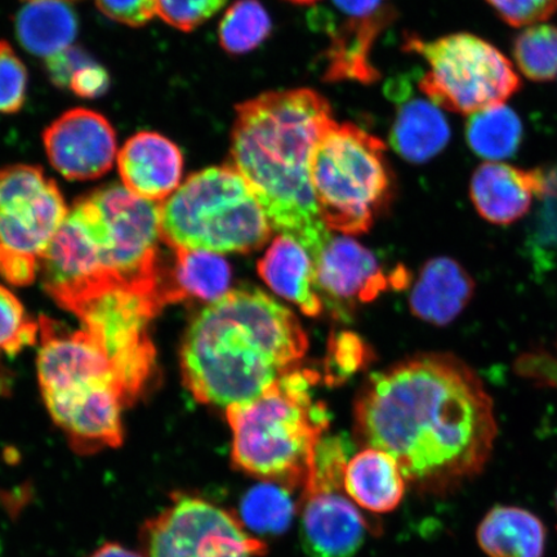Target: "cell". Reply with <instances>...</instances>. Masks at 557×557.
Here are the masks:
<instances>
[{"mask_svg":"<svg viewBox=\"0 0 557 557\" xmlns=\"http://www.w3.org/2000/svg\"><path fill=\"white\" fill-rule=\"evenodd\" d=\"M368 447L399 462L407 482L447 496L482 473L497 437L491 395L451 354H424L369 380L355 408Z\"/></svg>","mask_w":557,"mask_h":557,"instance_id":"cell-1","label":"cell"},{"mask_svg":"<svg viewBox=\"0 0 557 557\" xmlns=\"http://www.w3.org/2000/svg\"><path fill=\"white\" fill-rule=\"evenodd\" d=\"M332 122L331 104L317 90H276L238 104L232 135L234 166L271 227L301 244L312 261L332 238L311 184L313 150Z\"/></svg>","mask_w":557,"mask_h":557,"instance_id":"cell-2","label":"cell"},{"mask_svg":"<svg viewBox=\"0 0 557 557\" xmlns=\"http://www.w3.org/2000/svg\"><path fill=\"white\" fill-rule=\"evenodd\" d=\"M308 347L294 312L261 290H232L187 329L181 371L195 399L227 408L259 398Z\"/></svg>","mask_w":557,"mask_h":557,"instance_id":"cell-3","label":"cell"},{"mask_svg":"<svg viewBox=\"0 0 557 557\" xmlns=\"http://www.w3.org/2000/svg\"><path fill=\"white\" fill-rule=\"evenodd\" d=\"M311 372L290 371L259 398L226 408L236 468L285 487L305 486L329 410L313 400Z\"/></svg>","mask_w":557,"mask_h":557,"instance_id":"cell-4","label":"cell"},{"mask_svg":"<svg viewBox=\"0 0 557 557\" xmlns=\"http://www.w3.org/2000/svg\"><path fill=\"white\" fill-rule=\"evenodd\" d=\"M260 201L235 166L193 174L160 203V234L172 249L247 253L271 235Z\"/></svg>","mask_w":557,"mask_h":557,"instance_id":"cell-5","label":"cell"},{"mask_svg":"<svg viewBox=\"0 0 557 557\" xmlns=\"http://www.w3.org/2000/svg\"><path fill=\"white\" fill-rule=\"evenodd\" d=\"M386 146L351 123L332 122L311 162L313 195L326 227L367 233L392 194Z\"/></svg>","mask_w":557,"mask_h":557,"instance_id":"cell-6","label":"cell"},{"mask_svg":"<svg viewBox=\"0 0 557 557\" xmlns=\"http://www.w3.org/2000/svg\"><path fill=\"white\" fill-rule=\"evenodd\" d=\"M406 51L420 54L429 70L420 88L436 107L471 115L505 103L521 88V79L506 55L469 33L423 40L410 35Z\"/></svg>","mask_w":557,"mask_h":557,"instance_id":"cell-7","label":"cell"},{"mask_svg":"<svg viewBox=\"0 0 557 557\" xmlns=\"http://www.w3.org/2000/svg\"><path fill=\"white\" fill-rule=\"evenodd\" d=\"M163 306L156 296L110 281L70 310L107 355L127 407L145 393L156 372L149 325Z\"/></svg>","mask_w":557,"mask_h":557,"instance_id":"cell-8","label":"cell"},{"mask_svg":"<svg viewBox=\"0 0 557 557\" xmlns=\"http://www.w3.org/2000/svg\"><path fill=\"white\" fill-rule=\"evenodd\" d=\"M76 203L100 242L109 276L164 305L158 269L160 203L138 197L123 184L103 186Z\"/></svg>","mask_w":557,"mask_h":557,"instance_id":"cell-9","label":"cell"},{"mask_svg":"<svg viewBox=\"0 0 557 557\" xmlns=\"http://www.w3.org/2000/svg\"><path fill=\"white\" fill-rule=\"evenodd\" d=\"M350 443L322 437L304 486L301 542L309 557H354L363 545L367 522L344 486Z\"/></svg>","mask_w":557,"mask_h":557,"instance_id":"cell-10","label":"cell"},{"mask_svg":"<svg viewBox=\"0 0 557 557\" xmlns=\"http://www.w3.org/2000/svg\"><path fill=\"white\" fill-rule=\"evenodd\" d=\"M172 505L146 521L145 557H257L268 546L240 519L206 499L176 494Z\"/></svg>","mask_w":557,"mask_h":557,"instance_id":"cell-11","label":"cell"},{"mask_svg":"<svg viewBox=\"0 0 557 557\" xmlns=\"http://www.w3.org/2000/svg\"><path fill=\"white\" fill-rule=\"evenodd\" d=\"M67 213L58 184L39 166L0 169V247L39 259Z\"/></svg>","mask_w":557,"mask_h":557,"instance_id":"cell-12","label":"cell"},{"mask_svg":"<svg viewBox=\"0 0 557 557\" xmlns=\"http://www.w3.org/2000/svg\"><path fill=\"white\" fill-rule=\"evenodd\" d=\"M39 275L48 294L72 310L81 299L110 281L100 242L78 203L69 213L39 257Z\"/></svg>","mask_w":557,"mask_h":557,"instance_id":"cell-13","label":"cell"},{"mask_svg":"<svg viewBox=\"0 0 557 557\" xmlns=\"http://www.w3.org/2000/svg\"><path fill=\"white\" fill-rule=\"evenodd\" d=\"M39 334L37 373L44 400L104 387L116 388L124 399L107 355L86 331H69L44 318Z\"/></svg>","mask_w":557,"mask_h":557,"instance_id":"cell-14","label":"cell"},{"mask_svg":"<svg viewBox=\"0 0 557 557\" xmlns=\"http://www.w3.org/2000/svg\"><path fill=\"white\" fill-rule=\"evenodd\" d=\"M313 267L319 297L338 312L372 301L389 288H404L409 282L406 270L386 274L371 250L345 236L331 238Z\"/></svg>","mask_w":557,"mask_h":557,"instance_id":"cell-15","label":"cell"},{"mask_svg":"<svg viewBox=\"0 0 557 557\" xmlns=\"http://www.w3.org/2000/svg\"><path fill=\"white\" fill-rule=\"evenodd\" d=\"M44 145L53 169L72 181L103 176L117 157L113 125L99 111L86 108L69 110L48 125Z\"/></svg>","mask_w":557,"mask_h":557,"instance_id":"cell-16","label":"cell"},{"mask_svg":"<svg viewBox=\"0 0 557 557\" xmlns=\"http://www.w3.org/2000/svg\"><path fill=\"white\" fill-rule=\"evenodd\" d=\"M547 174L500 162H485L473 172L470 195L482 218L493 225H511L524 218L533 199L548 191Z\"/></svg>","mask_w":557,"mask_h":557,"instance_id":"cell-17","label":"cell"},{"mask_svg":"<svg viewBox=\"0 0 557 557\" xmlns=\"http://www.w3.org/2000/svg\"><path fill=\"white\" fill-rule=\"evenodd\" d=\"M122 183L138 197L164 201L178 189L184 157L178 146L157 132H139L117 151Z\"/></svg>","mask_w":557,"mask_h":557,"instance_id":"cell-18","label":"cell"},{"mask_svg":"<svg viewBox=\"0 0 557 557\" xmlns=\"http://www.w3.org/2000/svg\"><path fill=\"white\" fill-rule=\"evenodd\" d=\"M473 294L475 283L468 271L449 257H437L422 268L409 304L423 322L444 326L468 308Z\"/></svg>","mask_w":557,"mask_h":557,"instance_id":"cell-19","label":"cell"},{"mask_svg":"<svg viewBox=\"0 0 557 557\" xmlns=\"http://www.w3.org/2000/svg\"><path fill=\"white\" fill-rule=\"evenodd\" d=\"M257 269L276 295L298 306L306 315L317 317L322 311L323 302L317 290L311 256L290 236H277Z\"/></svg>","mask_w":557,"mask_h":557,"instance_id":"cell-20","label":"cell"},{"mask_svg":"<svg viewBox=\"0 0 557 557\" xmlns=\"http://www.w3.org/2000/svg\"><path fill=\"white\" fill-rule=\"evenodd\" d=\"M406 483L399 462L385 450L368 447L346 465L345 492L368 511H394L406 494Z\"/></svg>","mask_w":557,"mask_h":557,"instance_id":"cell-21","label":"cell"},{"mask_svg":"<svg viewBox=\"0 0 557 557\" xmlns=\"http://www.w3.org/2000/svg\"><path fill=\"white\" fill-rule=\"evenodd\" d=\"M476 537L480 548L490 557H543L545 554V525L521 507H493L480 522Z\"/></svg>","mask_w":557,"mask_h":557,"instance_id":"cell-22","label":"cell"},{"mask_svg":"<svg viewBox=\"0 0 557 557\" xmlns=\"http://www.w3.org/2000/svg\"><path fill=\"white\" fill-rule=\"evenodd\" d=\"M450 128L441 108L430 100L401 104L389 135V144L409 163L422 164L447 148Z\"/></svg>","mask_w":557,"mask_h":557,"instance_id":"cell-23","label":"cell"},{"mask_svg":"<svg viewBox=\"0 0 557 557\" xmlns=\"http://www.w3.org/2000/svg\"><path fill=\"white\" fill-rule=\"evenodd\" d=\"M15 25L21 46L45 59L64 51L78 35V17L66 0H29Z\"/></svg>","mask_w":557,"mask_h":557,"instance_id":"cell-24","label":"cell"},{"mask_svg":"<svg viewBox=\"0 0 557 557\" xmlns=\"http://www.w3.org/2000/svg\"><path fill=\"white\" fill-rule=\"evenodd\" d=\"M173 283L163 292L164 302L180 301L187 297L218 301L228 292L232 269L219 253L200 249H176Z\"/></svg>","mask_w":557,"mask_h":557,"instance_id":"cell-25","label":"cell"},{"mask_svg":"<svg viewBox=\"0 0 557 557\" xmlns=\"http://www.w3.org/2000/svg\"><path fill=\"white\" fill-rule=\"evenodd\" d=\"M522 139V123L505 103L476 111L466 123V141L486 162H500L517 154Z\"/></svg>","mask_w":557,"mask_h":557,"instance_id":"cell-26","label":"cell"},{"mask_svg":"<svg viewBox=\"0 0 557 557\" xmlns=\"http://www.w3.org/2000/svg\"><path fill=\"white\" fill-rule=\"evenodd\" d=\"M392 15L369 20H351L334 38L330 50V65L326 75L332 81L358 79L372 82L379 78L377 70L369 62V52L375 35Z\"/></svg>","mask_w":557,"mask_h":557,"instance_id":"cell-27","label":"cell"},{"mask_svg":"<svg viewBox=\"0 0 557 557\" xmlns=\"http://www.w3.org/2000/svg\"><path fill=\"white\" fill-rule=\"evenodd\" d=\"M267 483L252 487L242 500L243 525L260 534H281L290 524L295 504L288 487Z\"/></svg>","mask_w":557,"mask_h":557,"instance_id":"cell-28","label":"cell"},{"mask_svg":"<svg viewBox=\"0 0 557 557\" xmlns=\"http://www.w3.org/2000/svg\"><path fill=\"white\" fill-rule=\"evenodd\" d=\"M271 20L260 0H238L221 20L219 38L227 53L252 52L269 38Z\"/></svg>","mask_w":557,"mask_h":557,"instance_id":"cell-29","label":"cell"},{"mask_svg":"<svg viewBox=\"0 0 557 557\" xmlns=\"http://www.w3.org/2000/svg\"><path fill=\"white\" fill-rule=\"evenodd\" d=\"M513 59L520 73L532 82H549L557 76V27L528 26L513 41Z\"/></svg>","mask_w":557,"mask_h":557,"instance_id":"cell-30","label":"cell"},{"mask_svg":"<svg viewBox=\"0 0 557 557\" xmlns=\"http://www.w3.org/2000/svg\"><path fill=\"white\" fill-rule=\"evenodd\" d=\"M38 336L39 323L33 322L18 298L0 285V352L16 355L34 345Z\"/></svg>","mask_w":557,"mask_h":557,"instance_id":"cell-31","label":"cell"},{"mask_svg":"<svg viewBox=\"0 0 557 557\" xmlns=\"http://www.w3.org/2000/svg\"><path fill=\"white\" fill-rule=\"evenodd\" d=\"M26 66L9 41L0 40V114H16L27 96Z\"/></svg>","mask_w":557,"mask_h":557,"instance_id":"cell-32","label":"cell"},{"mask_svg":"<svg viewBox=\"0 0 557 557\" xmlns=\"http://www.w3.org/2000/svg\"><path fill=\"white\" fill-rule=\"evenodd\" d=\"M227 0H156L157 15L181 32L197 29L224 9Z\"/></svg>","mask_w":557,"mask_h":557,"instance_id":"cell-33","label":"cell"},{"mask_svg":"<svg viewBox=\"0 0 557 557\" xmlns=\"http://www.w3.org/2000/svg\"><path fill=\"white\" fill-rule=\"evenodd\" d=\"M506 24L532 26L556 15L557 0H486Z\"/></svg>","mask_w":557,"mask_h":557,"instance_id":"cell-34","label":"cell"},{"mask_svg":"<svg viewBox=\"0 0 557 557\" xmlns=\"http://www.w3.org/2000/svg\"><path fill=\"white\" fill-rule=\"evenodd\" d=\"M110 20L131 27H141L157 15L156 0H96Z\"/></svg>","mask_w":557,"mask_h":557,"instance_id":"cell-35","label":"cell"},{"mask_svg":"<svg viewBox=\"0 0 557 557\" xmlns=\"http://www.w3.org/2000/svg\"><path fill=\"white\" fill-rule=\"evenodd\" d=\"M92 61H95L92 55L83 48L70 46L64 51L46 59V74L53 86L67 88L73 75Z\"/></svg>","mask_w":557,"mask_h":557,"instance_id":"cell-36","label":"cell"},{"mask_svg":"<svg viewBox=\"0 0 557 557\" xmlns=\"http://www.w3.org/2000/svg\"><path fill=\"white\" fill-rule=\"evenodd\" d=\"M39 275L38 257L0 247V276L7 282L24 287Z\"/></svg>","mask_w":557,"mask_h":557,"instance_id":"cell-37","label":"cell"},{"mask_svg":"<svg viewBox=\"0 0 557 557\" xmlns=\"http://www.w3.org/2000/svg\"><path fill=\"white\" fill-rule=\"evenodd\" d=\"M515 371L539 385L557 389V358L552 354L535 351L521 355L515 363Z\"/></svg>","mask_w":557,"mask_h":557,"instance_id":"cell-38","label":"cell"},{"mask_svg":"<svg viewBox=\"0 0 557 557\" xmlns=\"http://www.w3.org/2000/svg\"><path fill=\"white\" fill-rule=\"evenodd\" d=\"M110 85L108 70L95 60L73 75L67 89L81 99L94 100L107 94Z\"/></svg>","mask_w":557,"mask_h":557,"instance_id":"cell-39","label":"cell"},{"mask_svg":"<svg viewBox=\"0 0 557 557\" xmlns=\"http://www.w3.org/2000/svg\"><path fill=\"white\" fill-rule=\"evenodd\" d=\"M383 0H333L339 11L346 13L351 20H369L385 15L392 12L383 10Z\"/></svg>","mask_w":557,"mask_h":557,"instance_id":"cell-40","label":"cell"},{"mask_svg":"<svg viewBox=\"0 0 557 557\" xmlns=\"http://www.w3.org/2000/svg\"><path fill=\"white\" fill-rule=\"evenodd\" d=\"M89 557H145L143 554L132 552V549L120 545V543H104L103 546L97 548Z\"/></svg>","mask_w":557,"mask_h":557,"instance_id":"cell-41","label":"cell"},{"mask_svg":"<svg viewBox=\"0 0 557 557\" xmlns=\"http://www.w3.org/2000/svg\"><path fill=\"white\" fill-rule=\"evenodd\" d=\"M11 379L10 375L3 371V367L0 366V395L10 393Z\"/></svg>","mask_w":557,"mask_h":557,"instance_id":"cell-42","label":"cell"},{"mask_svg":"<svg viewBox=\"0 0 557 557\" xmlns=\"http://www.w3.org/2000/svg\"><path fill=\"white\" fill-rule=\"evenodd\" d=\"M289 2L297 4H312L318 2V0H289Z\"/></svg>","mask_w":557,"mask_h":557,"instance_id":"cell-43","label":"cell"},{"mask_svg":"<svg viewBox=\"0 0 557 557\" xmlns=\"http://www.w3.org/2000/svg\"><path fill=\"white\" fill-rule=\"evenodd\" d=\"M66 2H72V0H66Z\"/></svg>","mask_w":557,"mask_h":557,"instance_id":"cell-44","label":"cell"},{"mask_svg":"<svg viewBox=\"0 0 557 557\" xmlns=\"http://www.w3.org/2000/svg\"><path fill=\"white\" fill-rule=\"evenodd\" d=\"M556 505H557V494H556Z\"/></svg>","mask_w":557,"mask_h":557,"instance_id":"cell-45","label":"cell"}]
</instances>
